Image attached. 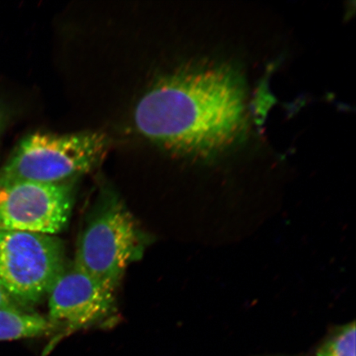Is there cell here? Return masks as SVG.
<instances>
[{"mask_svg": "<svg viewBox=\"0 0 356 356\" xmlns=\"http://www.w3.org/2000/svg\"><path fill=\"white\" fill-rule=\"evenodd\" d=\"M134 120L142 136L163 149L210 155L233 144L246 127L243 88L224 66L181 70L145 92Z\"/></svg>", "mask_w": 356, "mask_h": 356, "instance_id": "1", "label": "cell"}, {"mask_svg": "<svg viewBox=\"0 0 356 356\" xmlns=\"http://www.w3.org/2000/svg\"><path fill=\"white\" fill-rule=\"evenodd\" d=\"M108 148V138L99 132L31 134L0 172V180L70 182L99 165Z\"/></svg>", "mask_w": 356, "mask_h": 356, "instance_id": "2", "label": "cell"}, {"mask_svg": "<svg viewBox=\"0 0 356 356\" xmlns=\"http://www.w3.org/2000/svg\"><path fill=\"white\" fill-rule=\"evenodd\" d=\"M65 266L64 245L57 236L0 231V283L17 305L41 302Z\"/></svg>", "mask_w": 356, "mask_h": 356, "instance_id": "3", "label": "cell"}, {"mask_svg": "<svg viewBox=\"0 0 356 356\" xmlns=\"http://www.w3.org/2000/svg\"><path fill=\"white\" fill-rule=\"evenodd\" d=\"M142 248L139 229L131 213L118 199L110 198L88 221L74 264L115 291Z\"/></svg>", "mask_w": 356, "mask_h": 356, "instance_id": "4", "label": "cell"}, {"mask_svg": "<svg viewBox=\"0 0 356 356\" xmlns=\"http://www.w3.org/2000/svg\"><path fill=\"white\" fill-rule=\"evenodd\" d=\"M72 185L0 180V231L61 233L72 211Z\"/></svg>", "mask_w": 356, "mask_h": 356, "instance_id": "5", "label": "cell"}, {"mask_svg": "<svg viewBox=\"0 0 356 356\" xmlns=\"http://www.w3.org/2000/svg\"><path fill=\"white\" fill-rule=\"evenodd\" d=\"M114 293L74 264L65 266L47 296L51 340L44 353L62 338L108 318L115 309Z\"/></svg>", "mask_w": 356, "mask_h": 356, "instance_id": "6", "label": "cell"}, {"mask_svg": "<svg viewBox=\"0 0 356 356\" xmlns=\"http://www.w3.org/2000/svg\"><path fill=\"white\" fill-rule=\"evenodd\" d=\"M47 318L21 308L0 309V341L51 335Z\"/></svg>", "mask_w": 356, "mask_h": 356, "instance_id": "7", "label": "cell"}, {"mask_svg": "<svg viewBox=\"0 0 356 356\" xmlns=\"http://www.w3.org/2000/svg\"><path fill=\"white\" fill-rule=\"evenodd\" d=\"M355 323L337 327L320 346L316 356H355Z\"/></svg>", "mask_w": 356, "mask_h": 356, "instance_id": "8", "label": "cell"}, {"mask_svg": "<svg viewBox=\"0 0 356 356\" xmlns=\"http://www.w3.org/2000/svg\"><path fill=\"white\" fill-rule=\"evenodd\" d=\"M8 308H20L15 301H13L10 296L3 288L2 284L0 283V309Z\"/></svg>", "mask_w": 356, "mask_h": 356, "instance_id": "9", "label": "cell"}, {"mask_svg": "<svg viewBox=\"0 0 356 356\" xmlns=\"http://www.w3.org/2000/svg\"><path fill=\"white\" fill-rule=\"evenodd\" d=\"M6 122V111L0 106V134L3 131L4 126Z\"/></svg>", "mask_w": 356, "mask_h": 356, "instance_id": "10", "label": "cell"}]
</instances>
